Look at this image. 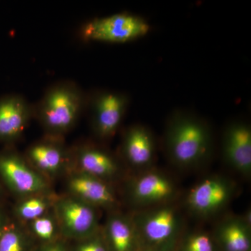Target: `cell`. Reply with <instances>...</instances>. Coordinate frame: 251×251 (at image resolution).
I'll use <instances>...</instances> for the list:
<instances>
[{
  "label": "cell",
  "mask_w": 251,
  "mask_h": 251,
  "mask_svg": "<svg viewBox=\"0 0 251 251\" xmlns=\"http://www.w3.org/2000/svg\"><path fill=\"white\" fill-rule=\"evenodd\" d=\"M0 182L20 197L46 194L49 191L46 179L22 156L9 150L0 151Z\"/></svg>",
  "instance_id": "4"
},
{
  "label": "cell",
  "mask_w": 251,
  "mask_h": 251,
  "mask_svg": "<svg viewBox=\"0 0 251 251\" xmlns=\"http://www.w3.org/2000/svg\"><path fill=\"white\" fill-rule=\"evenodd\" d=\"M77 251H105L102 244L98 241H89L83 243L77 248Z\"/></svg>",
  "instance_id": "22"
},
{
  "label": "cell",
  "mask_w": 251,
  "mask_h": 251,
  "mask_svg": "<svg viewBox=\"0 0 251 251\" xmlns=\"http://www.w3.org/2000/svg\"><path fill=\"white\" fill-rule=\"evenodd\" d=\"M211 130L205 122L191 112L175 110L166 133L168 156L181 166H191L204 159L211 150Z\"/></svg>",
  "instance_id": "2"
},
{
  "label": "cell",
  "mask_w": 251,
  "mask_h": 251,
  "mask_svg": "<svg viewBox=\"0 0 251 251\" xmlns=\"http://www.w3.org/2000/svg\"><path fill=\"white\" fill-rule=\"evenodd\" d=\"M109 239L115 251H129L133 242V232L126 220L115 216L107 226Z\"/></svg>",
  "instance_id": "17"
},
{
  "label": "cell",
  "mask_w": 251,
  "mask_h": 251,
  "mask_svg": "<svg viewBox=\"0 0 251 251\" xmlns=\"http://www.w3.org/2000/svg\"><path fill=\"white\" fill-rule=\"evenodd\" d=\"M72 196L90 205L108 206L115 198L110 188L99 178L84 173L72 175L68 181Z\"/></svg>",
  "instance_id": "9"
},
{
  "label": "cell",
  "mask_w": 251,
  "mask_h": 251,
  "mask_svg": "<svg viewBox=\"0 0 251 251\" xmlns=\"http://www.w3.org/2000/svg\"><path fill=\"white\" fill-rule=\"evenodd\" d=\"M175 215L171 209H163L149 218L144 227L145 235L153 242H161L171 237L175 227Z\"/></svg>",
  "instance_id": "15"
},
{
  "label": "cell",
  "mask_w": 251,
  "mask_h": 251,
  "mask_svg": "<svg viewBox=\"0 0 251 251\" xmlns=\"http://www.w3.org/2000/svg\"><path fill=\"white\" fill-rule=\"evenodd\" d=\"M53 204L47 195H36L25 198L18 202L14 206V212L18 219L31 222L47 214Z\"/></svg>",
  "instance_id": "16"
},
{
  "label": "cell",
  "mask_w": 251,
  "mask_h": 251,
  "mask_svg": "<svg viewBox=\"0 0 251 251\" xmlns=\"http://www.w3.org/2000/svg\"><path fill=\"white\" fill-rule=\"evenodd\" d=\"M186 251H213L212 243L209 237L204 234H198L189 239Z\"/></svg>",
  "instance_id": "21"
},
{
  "label": "cell",
  "mask_w": 251,
  "mask_h": 251,
  "mask_svg": "<svg viewBox=\"0 0 251 251\" xmlns=\"http://www.w3.org/2000/svg\"><path fill=\"white\" fill-rule=\"evenodd\" d=\"M90 104L94 133L100 139L112 138L123 121L129 97L115 91H101L92 97Z\"/></svg>",
  "instance_id": "6"
},
{
  "label": "cell",
  "mask_w": 251,
  "mask_h": 251,
  "mask_svg": "<svg viewBox=\"0 0 251 251\" xmlns=\"http://www.w3.org/2000/svg\"><path fill=\"white\" fill-rule=\"evenodd\" d=\"M53 209L59 228L66 237L85 239L97 230L98 217L94 206L74 196L57 200Z\"/></svg>",
  "instance_id": "5"
},
{
  "label": "cell",
  "mask_w": 251,
  "mask_h": 251,
  "mask_svg": "<svg viewBox=\"0 0 251 251\" xmlns=\"http://www.w3.org/2000/svg\"><path fill=\"white\" fill-rule=\"evenodd\" d=\"M173 186L171 181L158 174H148L135 184L133 193L137 199L143 202H157L171 196Z\"/></svg>",
  "instance_id": "14"
},
{
  "label": "cell",
  "mask_w": 251,
  "mask_h": 251,
  "mask_svg": "<svg viewBox=\"0 0 251 251\" xmlns=\"http://www.w3.org/2000/svg\"><path fill=\"white\" fill-rule=\"evenodd\" d=\"M221 237L227 251H249L251 243L242 225L230 223L223 227Z\"/></svg>",
  "instance_id": "18"
},
{
  "label": "cell",
  "mask_w": 251,
  "mask_h": 251,
  "mask_svg": "<svg viewBox=\"0 0 251 251\" xmlns=\"http://www.w3.org/2000/svg\"><path fill=\"white\" fill-rule=\"evenodd\" d=\"M225 158L237 171L249 173L251 168V130L242 121L232 122L224 135Z\"/></svg>",
  "instance_id": "8"
},
{
  "label": "cell",
  "mask_w": 251,
  "mask_h": 251,
  "mask_svg": "<svg viewBox=\"0 0 251 251\" xmlns=\"http://www.w3.org/2000/svg\"><path fill=\"white\" fill-rule=\"evenodd\" d=\"M43 251H66L64 249L60 246L57 245V244H53V245L48 246L46 248H44Z\"/></svg>",
  "instance_id": "24"
},
{
  "label": "cell",
  "mask_w": 251,
  "mask_h": 251,
  "mask_svg": "<svg viewBox=\"0 0 251 251\" xmlns=\"http://www.w3.org/2000/svg\"><path fill=\"white\" fill-rule=\"evenodd\" d=\"M2 196V188H1V182H0V198Z\"/></svg>",
  "instance_id": "25"
},
{
  "label": "cell",
  "mask_w": 251,
  "mask_h": 251,
  "mask_svg": "<svg viewBox=\"0 0 251 251\" xmlns=\"http://www.w3.org/2000/svg\"><path fill=\"white\" fill-rule=\"evenodd\" d=\"M30 227L36 237L46 242L54 239L59 228L55 218L48 214L31 221Z\"/></svg>",
  "instance_id": "20"
},
{
  "label": "cell",
  "mask_w": 251,
  "mask_h": 251,
  "mask_svg": "<svg viewBox=\"0 0 251 251\" xmlns=\"http://www.w3.org/2000/svg\"><path fill=\"white\" fill-rule=\"evenodd\" d=\"M9 217L6 214V211L4 208L0 205V234L2 232L3 229L6 227V225L9 222Z\"/></svg>",
  "instance_id": "23"
},
{
  "label": "cell",
  "mask_w": 251,
  "mask_h": 251,
  "mask_svg": "<svg viewBox=\"0 0 251 251\" xmlns=\"http://www.w3.org/2000/svg\"><path fill=\"white\" fill-rule=\"evenodd\" d=\"M150 29V25L141 16L120 13L91 20L82 27L81 36L88 41L125 44L143 37Z\"/></svg>",
  "instance_id": "3"
},
{
  "label": "cell",
  "mask_w": 251,
  "mask_h": 251,
  "mask_svg": "<svg viewBox=\"0 0 251 251\" xmlns=\"http://www.w3.org/2000/svg\"><path fill=\"white\" fill-rule=\"evenodd\" d=\"M229 188L222 181L208 179L193 188L188 196V204L198 212H211L224 205L229 198Z\"/></svg>",
  "instance_id": "10"
},
{
  "label": "cell",
  "mask_w": 251,
  "mask_h": 251,
  "mask_svg": "<svg viewBox=\"0 0 251 251\" xmlns=\"http://www.w3.org/2000/svg\"><path fill=\"white\" fill-rule=\"evenodd\" d=\"M34 115V106L24 97L9 94L0 98V143L19 139Z\"/></svg>",
  "instance_id": "7"
},
{
  "label": "cell",
  "mask_w": 251,
  "mask_h": 251,
  "mask_svg": "<svg viewBox=\"0 0 251 251\" xmlns=\"http://www.w3.org/2000/svg\"><path fill=\"white\" fill-rule=\"evenodd\" d=\"M27 239L22 229L8 223L0 234V251H26Z\"/></svg>",
  "instance_id": "19"
},
{
  "label": "cell",
  "mask_w": 251,
  "mask_h": 251,
  "mask_svg": "<svg viewBox=\"0 0 251 251\" xmlns=\"http://www.w3.org/2000/svg\"><path fill=\"white\" fill-rule=\"evenodd\" d=\"M75 154L82 173L99 179L112 176L118 170L115 158L107 151L97 147H81Z\"/></svg>",
  "instance_id": "13"
},
{
  "label": "cell",
  "mask_w": 251,
  "mask_h": 251,
  "mask_svg": "<svg viewBox=\"0 0 251 251\" xmlns=\"http://www.w3.org/2000/svg\"><path fill=\"white\" fill-rule=\"evenodd\" d=\"M122 149L126 158L136 166L148 164L154 156L152 135L143 126H133L126 130Z\"/></svg>",
  "instance_id": "11"
},
{
  "label": "cell",
  "mask_w": 251,
  "mask_h": 251,
  "mask_svg": "<svg viewBox=\"0 0 251 251\" xmlns=\"http://www.w3.org/2000/svg\"><path fill=\"white\" fill-rule=\"evenodd\" d=\"M28 159L39 171L54 174L60 171L67 160L65 149L57 140H45L31 145L27 152Z\"/></svg>",
  "instance_id": "12"
},
{
  "label": "cell",
  "mask_w": 251,
  "mask_h": 251,
  "mask_svg": "<svg viewBox=\"0 0 251 251\" xmlns=\"http://www.w3.org/2000/svg\"><path fill=\"white\" fill-rule=\"evenodd\" d=\"M87 102L84 92L74 82H57L48 89L34 106V117L46 134L59 138L74 128Z\"/></svg>",
  "instance_id": "1"
}]
</instances>
